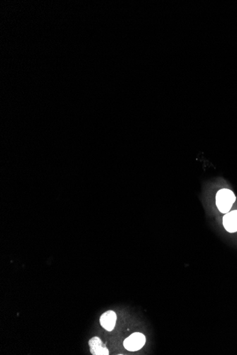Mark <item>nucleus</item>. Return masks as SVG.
I'll return each instance as SVG.
<instances>
[{"mask_svg":"<svg viewBox=\"0 0 237 355\" xmlns=\"http://www.w3.org/2000/svg\"><path fill=\"white\" fill-rule=\"evenodd\" d=\"M101 325L103 328L107 331H111L114 328L116 325V315L112 310H108L103 313L100 317Z\"/></svg>","mask_w":237,"mask_h":355,"instance_id":"nucleus-4","label":"nucleus"},{"mask_svg":"<svg viewBox=\"0 0 237 355\" xmlns=\"http://www.w3.org/2000/svg\"><path fill=\"white\" fill-rule=\"evenodd\" d=\"M146 337L140 332H135L124 341V347L130 351H138L144 347Z\"/></svg>","mask_w":237,"mask_h":355,"instance_id":"nucleus-2","label":"nucleus"},{"mask_svg":"<svg viewBox=\"0 0 237 355\" xmlns=\"http://www.w3.org/2000/svg\"><path fill=\"white\" fill-rule=\"evenodd\" d=\"M224 229L229 233L237 232V210L228 212L223 218Z\"/></svg>","mask_w":237,"mask_h":355,"instance_id":"nucleus-3","label":"nucleus"},{"mask_svg":"<svg viewBox=\"0 0 237 355\" xmlns=\"http://www.w3.org/2000/svg\"><path fill=\"white\" fill-rule=\"evenodd\" d=\"M236 201V197L231 190L222 189L216 195V205L219 212L222 214H227L230 212L233 203Z\"/></svg>","mask_w":237,"mask_h":355,"instance_id":"nucleus-1","label":"nucleus"},{"mask_svg":"<svg viewBox=\"0 0 237 355\" xmlns=\"http://www.w3.org/2000/svg\"><path fill=\"white\" fill-rule=\"evenodd\" d=\"M90 351L94 355H108L109 350L103 344L102 340L98 337H94L89 341Z\"/></svg>","mask_w":237,"mask_h":355,"instance_id":"nucleus-5","label":"nucleus"}]
</instances>
